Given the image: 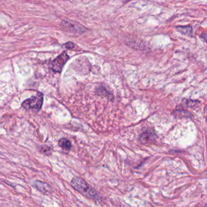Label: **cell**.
Listing matches in <instances>:
<instances>
[{
	"mask_svg": "<svg viewBox=\"0 0 207 207\" xmlns=\"http://www.w3.org/2000/svg\"><path fill=\"white\" fill-rule=\"evenodd\" d=\"M71 186L78 192L80 193L86 197L94 200H98L100 198V194L85 181L83 178L79 176H75L71 182Z\"/></svg>",
	"mask_w": 207,
	"mask_h": 207,
	"instance_id": "6da1fadb",
	"label": "cell"
},
{
	"mask_svg": "<svg viewBox=\"0 0 207 207\" xmlns=\"http://www.w3.org/2000/svg\"><path fill=\"white\" fill-rule=\"evenodd\" d=\"M43 103V94L42 93H37L35 96H33L25 100L22 103V106L26 110L39 112L41 108Z\"/></svg>",
	"mask_w": 207,
	"mask_h": 207,
	"instance_id": "7a4b0ae2",
	"label": "cell"
},
{
	"mask_svg": "<svg viewBox=\"0 0 207 207\" xmlns=\"http://www.w3.org/2000/svg\"><path fill=\"white\" fill-rule=\"evenodd\" d=\"M62 26L66 31L72 33H82L86 31V28L75 21L66 20H64Z\"/></svg>",
	"mask_w": 207,
	"mask_h": 207,
	"instance_id": "3957f363",
	"label": "cell"
},
{
	"mask_svg": "<svg viewBox=\"0 0 207 207\" xmlns=\"http://www.w3.org/2000/svg\"><path fill=\"white\" fill-rule=\"evenodd\" d=\"M69 56L66 52L61 53L52 62V68L53 71L55 73H60L65 64L69 59Z\"/></svg>",
	"mask_w": 207,
	"mask_h": 207,
	"instance_id": "277c9868",
	"label": "cell"
},
{
	"mask_svg": "<svg viewBox=\"0 0 207 207\" xmlns=\"http://www.w3.org/2000/svg\"><path fill=\"white\" fill-rule=\"evenodd\" d=\"M34 185L43 194H49L53 192L52 186L49 183L44 182L36 180L34 183Z\"/></svg>",
	"mask_w": 207,
	"mask_h": 207,
	"instance_id": "5b68a950",
	"label": "cell"
},
{
	"mask_svg": "<svg viewBox=\"0 0 207 207\" xmlns=\"http://www.w3.org/2000/svg\"><path fill=\"white\" fill-rule=\"evenodd\" d=\"M157 136L155 133L151 131L143 132L140 136V141L142 143H150L155 141Z\"/></svg>",
	"mask_w": 207,
	"mask_h": 207,
	"instance_id": "8992f818",
	"label": "cell"
},
{
	"mask_svg": "<svg viewBox=\"0 0 207 207\" xmlns=\"http://www.w3.org/2000/svg\"><path fill=\"white\" fill-rule=\"evenodd\" d=\"M176 30L181 32L182 34L191 37L193 35V27L191 26H179L176 27Z\"/></svg>",
	"mask_w": 207,
	"mask_h": 207,
	"instance_id": "52a82bcc",
	"label": "cell"
},
{
	"mask_svg": "<svg viewBox=\"0 0 207 207\" xmlns=\"http://www.w3.org/2000/svg\"><path fill=\"white\" fill-rule=\"evenodd\" d=\"M58 145L66 152H68L71 148V143L66 138L60 139L58 141Z\"/></svg>",
	"mask_w": 207,
	"mask_h": 207,
	"instance_id": "ba28073f",
	"label": "cell"
},
{
	"mask_svg": "<svg viewBox=\"0 0 207 207\" xmlns=\"http://www.w3.org/2000/svg\"><path fill=\"white\" fill-rule=\"evenodd\" d=\"M39 150L41 152V153H42L45 155L50 156L52 155V148L46 145H43L40 146V147L39 148Z\"/></svg>",
	"mask_w": 207,
	"mask_h": 207,
	"instance_id": "9c48e42d",
	"label": "cell"
},
{
	"mask_svg": "<svg viewBox=\"0 0 207 207\" xmlns=\"http://www.w3.org/2000/svg\"><path fill=\"white\" fill-rule=\"evenodd\" d=\"M183 102L186 106L189 107H193L195 105H197V103H198L197 101H192L190 99H184Z\"/></svg>",
	"mask_w": 207,
	"mask_h": 207,
	"instance_id": "30bf717a",
	"label": "cell"
},
{
	"mask_svg": "<svg viewBox=\"0 0 207 207\" xmlns=\"http://www.w3.org/2000/svg\"><path fill=\"white\" fill-rule=\"evenodd\" d=\"M63 47L67 49H71L74 47V44L72 42H67L63 45Z\"/></svg>",
	"mask_w": 207,
	"mask_h": 207,
	"instance_id": "8fae6325",
	"label": "cell"
},
{
	"mask_svg": "<svg viewBox=\"0 0 207 207\" xmlns=\"http://www.w3.org/2000/svg\"><path fill=\"white\" fill-rule=\"evenodd\" d=\"M201 38L204 39V41L205 42H206V33H202V35H201Z\"/></svg>",
	"mask_w": 207,
	"mask_h": 207,
	"instance_id": "7c38bea8",
	"label": "cell"
}]
</instances>
